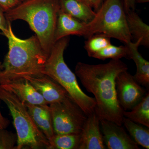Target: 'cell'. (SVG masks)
I'll list each match as a JSON object with an SVG mask.
<instances>
[{
  "instance_id": "obj_4",
  "label": "cell",
  "mask_w": 149,
  "mask_h": 149,
  "mask_svg": "<svg viewBox=\"0 0 149 149\" xmlns=\"http://www.w3.org/2000/svg\"><path fill=\"white\" fill-rule=\"evenodd\" d=\"M69 41L67 37L56 42L46 61L43 74L49 76L61 85L88 116L95 111L96 101L82 91L76 75L65 61L64 51Z\"/></svg>"
},
{
  "instance_id": "obj_19",
  "label": "cell",
  "mask_w": 149,
  "mask_h": 149,
  "mask_svg": "<svg viewBox=\"0 0 149 149\" xmlns=\"http://www.w3.org/2000/svg\"><path fill=\"white\" fill-rule=\"evenodd\" d=\"M123 124L128 130L130 137L138 145L149 149V128L133 122L125 117H123Z\"/></svg>"
},
{
  "instance_id": "obj_6",
  "label": "cell",
  "mask_w": 149,
  "mask_h": 149,
  "mask_svg": "<svg viewBox=\"0 0 149 149\" xmlns=\"http://www.w3.org/2000/svg\"><path fill=\"white\" fill-rule=\"evenodd\" d=\"M95 35L116 39L125 45L132 41L120 0H104L93 19L86 23L84 37L88 39Z\"/></svg>"
},
{
  "instance_id": "obj_17",
  "label": "cell",
  "mask_w": 149,
  "mask_h": 149,
  "mask_svg": "<svg viewBox=\"0 0 149 149\" xmlns=\"http://www.w3.org/2000/svg\"><path fill=\"white\" fill-rule=\"evenodd\" d=\"M128 29L132 39L136 41L142 39L141 46L149 47V26L144 22L135 10L126 13Z\"/></svg>"
},
{
  "instance_id": "obj_31",
  "label": "cell",
  "mask_w": 149,
  "mask_h": 149,
  "mask_svg": "<svg viewBox=\"0 0 149 149\" xmlns=\"http://www.w3.org/2000/svg\"><path fill=\"white\" fill-rule=\"evenodd\" d=\"M2 63L1 62H0V71L1 70V65Z\"/></svg>"
},
{
  "instance_id": "obj_27",
  "label": "cell",
  "mask_w": 149,
  "mask_h": 149,
  "mask_svg": "<svg viewBox=\"0 0 149 149\" xmlns=\"http://www.w3.org/2000/svg\"><path fill=\"white\" fill-rule=\"evenodd\" d=\"M9 123V120L3 116L0 110V129L6 128Z\"/></svg>"
},
{
  "instance_id": "obj_29",
  "label": "cell",
  "mask_w": 149,
  "mask_h": 149,
  "mask_svg": "<svg viewBox=\"0 0 149 149\" xmlns=\"http://www.w3.org/2000/svg\"><path fill=\"white\" fill-rule=\"evenodd\" d=\"M135 1H136V3H144L149 2V0H135Z\"/></svg>"
},
{
  "instance_id": "obj_33",
  "label": "cell",
  "mask_w": 149,
  "mask_h": 149,
  "mask_svg": "<svg viewBox=\"0 0 149 149\" xmlns=\"http://www.w3.org/2000/svg\"><path fill=\"white\" fill-rule=\"evenodd\" d=\"M22 1H24V0H22Z\"/></svg>"
},
{
  "instance_id": "obj_14",
  "label": "cell",
  "mask_w": 149,
  "mask_h": 149,
  "mask_svg": "<svg viewBox=\"0 0 149 149\" xmlns=\"http://www.w3.org/2000/svg\"><path fill=\"white\" fill-rule=\"evenodd\" d=\"M24 104L35 124L49 140L55 133L49 104Z\"/></svg>"
},
{
  "instance_id": "obj_24",
  "label": "cell",
  "mask_w": 149,
  "mask_h": 149,
  "mask_svg": "<svg viewBox=\"0 0 149 149\" xmlns=\"http://www.w3.org/2000/svg\"><path fill=\"white\" fill-rule=\"evenodd\" d=\"M22 0H0V7L5 12L18 5Z\"/></svg>"
},
{
  "instance_id": "obj_32",
  "label": "cell",
  "mask_w": 149,
  "mask_h": 149,
  "mask_svg": "<svg viewBox=\"0 0 149 149\" xmlns=\"http://www.w3.org/2000/svg\"><path fill=\"white\" fill-rule=\"evenodd\" d=\"M78 1H83V0H78ZM84 2V1H83Z\"/></svg>"
},
{
  "instance_id": "obj_15",
  "label": "cell",
  "mask_w": 149,
  "mask_h": 149,
  "mask_svg": "<svg viewBox=\"0 0 149 149\" xmlns=\"http://www.w3.org/2000/svg\"><path fill=\"white\" fill-rule=\"evenodd\" d=\"M142 39L135 41H131L128 45L129 50V59H131L136 63V72L133 75L134 78L139 84L149 88V62L143 57L139 51Z\"/></svg>"
},
{
  "instance_id": "obj_28",
  "label": "cell",
  "mask_w": 149,
  "mask_h": 149,
  "mask_svg": "<svg viewBox=\"0 0 149 149\" xmlns=\"http://www.w3.org/2000/svg\"><path fill=\"white\" fill-rule=\"evenodd\" d=\"M83 1L92 8H95L96 11L100 7L98 0H83Z\"/></svg>"
},
{
  "instance_id": "obj_12",
  "label": "cell",
  "mask_w": 149,
  "mask_h": 149,
  "mask_svg": "<svg viewBox=\"0 0 149 149\" xmlns=\"http://www.w3.org/2000/svg\"><path fill=\"white\" fill-rule=\"evenodd\" d=\"M0 85L11 91L24 103L37 105L48 104L24 77L6 80L0 83Z\"/></svg>"
},
{
  "instance_id": "obj_22",
  "label": "cell",
  "mask_w": 149,
  "mask_h": 149,
  "mask_svg": "<svg viewBox=\"0 0 149 149\" xmlns=\"http://www.w3.org/2000/svg\"><path fill=\"white\" fill-rule=\"evenodd\" d=\"M111 44L110 38L101 35H95L88 38L85 42L84 48L88 55L92 57L94 54Z\"/></svg>"
},
{
  "instance_id": "obj_5",
  "label": "cell",
  "mask_w": 149,
  "mask_h": 149,
  "mask_svg": "<svg viewBox=\"0 0 149 149\" xmlns=\"http://www.w3.org/2000/svg\"><path fill=\"white\" fill-rule=\"evenodd\" d=\"M0 100L7 106L13 119L17 137L16 149H49V141L35 124L24 102L1 85Z\"/></svg>"
},
{
  "instance_id": "obj_20",
  "label": "cell",
  "mask_w": 149,
  "mask_h": 149,
  "mask_svg": "<svg viewBox=\"0 0 149 149\" xmlns=\"http://www.w3.org/2000/svg\"><path fill=\"white\" fill-rule=\"evenodd\" d=\"M80 134H55L49 140L48 149H78Z\"/></svg>"
},
{
  "instance_id": "obj_21",
  "label": "cell",
  "mask_w": 149,
  "mask_h": 149,
  "mask_svg": "<svg viewBox=\"0 0 149 149\" xmlns=\"http://www.w3.org/2000/svg\"><path fill=\"white\" fill-rule=\"evenodd\" d=\"M92 57L105 60L107 59H120L123 58L129 59V50L128 46H116L111 44L94 54Z\"/></svg>"
},
{
  "instance_id": "obj_13",
  "label": "cell",
  "mask_w": 149,
  "mask_h": 149,
  "mask_svg": "<svg viewBox=\"0 0 149 149\" xmlns=\"http://www.w3.org/2000/svg\"><path fill=\"white\" fill-rule=\"evenodd\" d=\"M86 24L60 10L55 33V42L70 35L84 37Z\"/></svg>"
},
{
  "instance_id": "obj_2",
  "label": "cell",
  "mask_w": 149,
  "mask_h": 149,
  "mask_svg": "<svg viewBox=\"0 0 149 149\" xmlns=\"http://www.w3.org/2000/svg\"><path fill=\"white\" fill-rule=\"evenodd\" d=\"M2 34L8 40V52L1 65L0 83L43 74L49 55L36 35L24 40L18 38L9 21L7 30Z\"/></svg>"
},
{
  "instance_id": "obj_7",
  "label": "cell",
  "mask_w": 149,
  "mask_h": 149,
  "mask_svg": "<svg viewBox=\"0 0 149 149\" xmlns=\"http://www.w3.org/2000/svg\"><path fill=\"white\" fill-rule=\"evenodd\" d=\"M49 106L55 134H80L88 116L69 95Z\"/></svg>"
},
{
  "instance_id": "obj_1",
  "label": "cell",
  "mask_w": 149,
  "mask_h": 149,
  "mask_svg": "<svg viewBox=\"0 0 149 149\" xmlns=\"http://www.w3.org/2000/svg\"><path fill=\"white\" fill-rule=\"evenodd\" d=\"M128 69L127 65L120 59H111L104 64L78 62L76 64L75 75L87 91L95 97V111L100 119L122 125L124 111L118 100L116 79L120 72Z\"/></svg>"
},
{
  "instance_id": "obj_11",
  "label": "cell",
  "mask_w": 149,
  "mask_h": 149,
  "mask_svg": "<svg viewBox=\"0 0 149 149\" xmlns=\"http://www.w3.org/2000/svg\"><path fill=\"white\" fill-rule=\"evenodd\" d=\"M106 148L101 132L100 118L94 111L88 116L80 132L78 149Z\"/></svg>"
},
{
  "instance_id": "obj_16",
  "label": "cell",
  "mask_w": 149,
  "mask_h": 149,
  "mask_svg": "<svg viewBox=\"0 0 149 149\" xmlns=\"http://www.w3.org/2000/svg\"><path fill=\"white\" fill-rule=\"evenodd\" d=\"M60 10L77 20L88 23L96 14V11L84 2L78 0H59Z\"/></svg>"
},
{
  "instance_id": "obj_9",
  "label": "cell",
  "mask_w": 149,
  "mask_h": 149,
  "mask_svg": "<svg viewBox=\"0 0 149 149\" xmlns=\"http://www.w3.org/2000/svg\"><path fill=\"white\" fill-rule=\"evenodd\" d=\"M104 143L109 149H139V145L121 125L100 119Z\"/></svg>"
},
{
  "instance_id": "obj_25",
  "label": "cell",
  "mask_w": 149,
  "mask_h": 149,
  "mask_svg": "<svg viewBox=\"0 0 149 149\" xmlns=\"http://www.w3.org/2000/svg\"><path fill=\"white\" fill-rule=\"evenodd\" d=\"M8 28V21L5 16L4 12L0 7V30L2 33L7 30Z\"/></svg>"
},
{
  "instance_id": "obj_30",
  "label": "cell",
  "mask_w": 149,
  "mask_h": 149,
  "mask_svg": "<svg viewBox=\"0 0 149 149\" xmlns=\"http://www.w3.org/2000/svg\"><path fill=\"white\" fill-rule=\"evenodd\" d=\"M104 0H98V3L99 6H100L101 5L102 3L104 1Z\"/></svg>"
},
{
  "instance_id": "obj_26",
  "label": "cell",
  "mask_w": 149,
  "mask_h": 149,
  "mask_svg": "<svg viewBox=\"0 0 149 149\" xmlns=\"http://www.w3.org/2000/svg\"><path fill=\"white\" fill-rule=\"evenodd\" d=\"M135 0H123V6L125 13L130 10H135Z\"/></svg>"
},
{
  "instance_id": "obj_8",
  "label": "cell",
  "mask_w": 149,
  "mask_h": 149,
  "mask_svg": "<svg viewBox=\"0 0 149 149\" xmlns=\"http://www.w3.org/2000/svg\"><path fill=\"white\" fill-rule=\"evenodd\" d=\"M118 100L123 111L130 110L146 94V90L128 70L120 72L116 79Z\"/></svg>"
},
{
  "instance_id": "obj_23",
  "label": "cell",
  "mask_w": 149,
  "mask_h": 149,
  "mask_svg": "<svg viewBox=\"0 0 149 149\" xmlns=\"http://www.w3.org/2000/svg\"><path fill=\"white\" fill-rule=\"evenodd\" d=\"M17 134L6 130L0 129V149H16Z\"/></svg>"
},
{
  "instance_id": "obj_18",
  "label": "cell",
  "mask_w": 149,
  "mask_h": 149,
  "mask_svg": "<svg viewBox=\"0 0 149 149\" xmlns=\"http://www.w3.org/2000/svg\"><path fill=\"white\" fill-rule=\"evenodd\" d=\"M130 110L124 111L123 116L133 122L149 128V92Z\"/></svg>"
},
{
  "instance_id": "obj_10",
  "label": "cell",
  "mask_w": 149,
  "mask_h": 149,
  "mask_svg": "<svg viewBox=\"0 0 149 149\" xmlns=\"http://www.w3.org/2000/svg\"><path fill=\"white\" fill-rule=\"evenodd\" d=\"M24 77L28 80L49 104L60 101L68 95L61 85L45 74Z\"/></svg>"
},
{
  "instance_id": "obj_3",
  "label": "cell",
  "mask_w": 149,
  "mask_h": 149,
  "mask_svg": "<svg viewBox=\"0 0 149 149\" xmlns=\"http://www.w3.org/2000/svg\"><path fill=\"white\" fill-rule=\"evenodd\" d=\"M60 10L59 0H24L4 14L10 22L19 19L27 22L49 55L56 43L55 33Z\"/></svg>"
}]
</instances>
